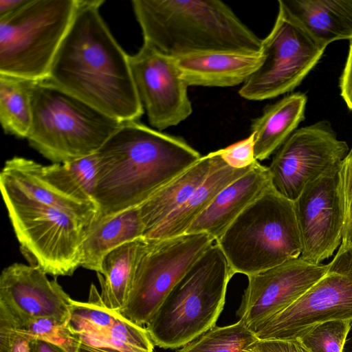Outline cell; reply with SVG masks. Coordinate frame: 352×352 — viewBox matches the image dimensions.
Segmentation results:
<instances>
[{"label":"cell","mask_w":352,"mask_h":352,"mask_svg":"<svg viewBox=\"0 0 352 352\" xmlns=\"http://www.w3.org/2000/svg\"><path fill=\"white\" fill-rule=\"evenodd\" d=\"M349 153L327 120L296 129L268 166L272 187L295 201L311 182L340 165Z\"/></svg>","instance_id":"12"},{"label":"cell","mask_w":352,"mask_h":352,"mask_svg":"<svg viewBox=\"0 0 352 352\" xmlns=\"http://www.w3.org/2000/svg\"><path fill=\"white\" fill-rule=\"evenodd\" d=\"M352 320V241H342L326 274L285 309L253 332L260 340H295L309 327Z\"/></svg>","instance_id":"11"},{"label":"cell","mask_w":352,"mask_h":352,"mask_svg":"<svg viewBox=\"0 0 352 352\" xmlns=\"http://www.w3.org/2000/svg\"><path fill=\"white\" fill-rule=\"evenodd\" d=\"M214 242L202 232L147 241L120 314L139 326L146 324L173 287Z\"/></svg>","instance_id":"9"},{"label":"cell","mask_w":352,"mask_h":352,"mask_svg":"<svg viewBox=\"0 0 352 352\" xmlns=\"http://www.w3.org/2000/svg\"><path fill=\"white\" fill-rule=\"evenodd\" d=\"M188 86L233 87L243 84L261 66L259 53L208 52L175 58Z\"/></svg>","instance_id":"18"},{"label":"cell","mask_w":352,"mask_h":352,"mask_svg":"<svg viewBox=\"0 0 352 352\" xmlns=\"http://www.w3.org/2000/svg\"><path fill=\"white\" fill-rule=\"evenodd\" d=\"M38 82L0 74V122L6 133L27 138L32 124V95Z\"/></svg>","instance_id":"26"},{"label":"cell","mask_w":352,"mask_h":352,"mask_svg":"<svg viewBox=\"0 0 352 352\" xmlns=\"http://www.w3.org/2000/svg\"><path fill=\"white\" fill-rule=\"evenodd\" d=\"M223 160L234 168H245L254 164V138L252 133L245 139L219 149Z\"/></svg>","instance_id":"32"},{"label":"cell","mask_w":352,"mask_h":352,"mask_svg":"<svg viewBox=\"0 0 352 352\" xmlns=\"http://www.w3.org/2000/svg\"><path fill=\"white\" fill-rule=\"evenodd\" d=\"M343 188L345 209L346 210L352 195V148L349 151L344 161Z\"/></svg>","instance_id":"36"},{"label":"cell","mask_w":352,"mask_h":352,"mask_svg":"<svg viewBox=\"0 0 352 352\" xmlns=\"http://www.w3.org/2000/svg\"><path fill=\"white\" fill-rule=\"evenodd\" d=\"M234 275L214 242L177 283L146 324L153 344L179 348L214 327Z\"/></svg>","instance_id":"4"},{"label":"cell","mask_w":352,"mask_h":352,"mask_svg":"<svg viewBox=\"0 0 352 352\" xmlns=\"http://www.w3.org/2000/svg\"><path fill=\"white\" fill-rule=\"evenodd\" d=\"M71 301L57 280H50L38 267L14 263L1 272L0 307L14 318L20 328L38 318L69 322Z\"/></svg>","instance_id":"16"},{"label":"cell","mask_w":352,"mask_h":352,"mask_svg":"<svg viewBox=\"0 0 352 352\" xmlns=\"http://www.w3.org/2000/svg\"><path fill=\"white\" fill-rule=\"evenodd\" d=\"M129 60L138 96L152 126L162 131L191 115L188 85L175 58L143 43L136 54L129 55Z\"/></svg>","instance_id":"14"},{"label":"cell","mask_w":352,"mask_h":352,"mask_svg":"<svg viewBox=\"0 0 352 352\" xmlns=\"http://www.w3.org/2000/svg\"><path fill=\"white\" fill-rule=\"evenodd\" d=\"M78 0H30L0 19V74L47 80Z\"/></svg>","instance_id":"7"},{"label":"cell","mask_w":352,"mask_h":352,"mask_svg":"<svg viewBox=\"0 0 352 352\" xmlns=\"http://www.w3.org/2000/svg\"><path fill=\"white\" fill-rule=\"evenodd\" d=\"M278 8L327 47L352 40V0H278Z\"/></svg>","instance_id":"20"},{"label":"cell","mask_w":352,"mask_h":352,"mask_svg":"<svg viewBox=\"0 0 352 352\" xmlns=\"http://www.w3.org/2000/svg\"><path fill=\"white\" fill-rule=\"evenodd\" d=\"M258 339L240 320L230 325L214 326L177 352H252Z\"/></svg>","instance_id":"28"},{"label":"cell","mask_w":352,"mask_h":352,"mask_svg":"<svg viewBox=\"0 0 352 352\" xmlns=\"http://www.w3.org/2000/svg\"><path fill=\"white\" fill-rule=\"evenodd\" d=\"M144 230L139 206L96 219L88 226L82 243L80 267L100 273L109 252L143 238Z\"/></svg>","instance_id":"22"},{"label":"cell","mask_w":352,"mask_h":352,"mask_svg":"<svg viewBox=\"0 0 352 352\" xmlns=\"http://www.w3.org/2000/svg\"><path fill=\"white\" fill-rule=\"evenodd\" d=\"M214 166L204 182L190 197L161 224L144 236L147 241H158L186 234L197 218L205 211L219 192L248 172L258 162L245 168H234L223 160L216 151Z\"/></svg>","instance_id":"21"},{"label":"cell","mask_w":352,"mask_h":352,"mask_svg":"<svg viewBox=\"0 0 352 352\" xmlns=\"http://www.w3.org/2000/svg\"><path fill=\"white\" fill-rule=\"evenodd\" d=\"M104 2L78 0L47 80L120 122L138 121L144 111L129 55L100 14Z\"/></svg>","instance_id":"1"},{"label":"cell","mask_w":352,"mask_h":352,"mask_svg":"<svg viewBox=\"0 0 352 352\" xmlns=\"http://www.w3.org/2000/svg\"><path fill=\"white\" fill-rule=\"evenodd\" d=\"M96 154L66 163L38 164L41 177L58 190L96 206Z\"/></svg>","instance_id":"27"},{"label":"cell","mask_w":352,"mask_h":352,"mask_svg":"<svg viewBox=\"0 0 352 352\" xmlns=\"http://www.w3.org/2000/svg\"><path fill=\"white\" fill-rule=\"evenodd\" d=\"M328 264L298 257L248 276L237 315L252 331L290 306L327 272Z\"/></svg>","instance_id":"15"},{"label":"cell","mask_w":352,"mask_h":352,"mask_svg":"<svg viewBox=\"0 0 352 352\" xmlns=\"http://www.w3.org/2000/svg\"><path fill=\"white\" fill-rule=\"evenodd\" d=\"M340 95L348 108L352 110V40L350 41L346 61L340 79Z\"/></svg>","instance_id":"35"},{"label":"cell","mask_w":352,"mask_h":352,"mask_svg":"<svg viewBox=\"0 0 352 352\" xmlns=\"http://www.w3.org/2000/svg\"><path fill=\"white\" fill-rule=\"evenodd\" d=\"M69 324L78 333H92L107 330L121 316L119 311L108 309L102 302L94 285H91L88 302L72 299Z\"/></svg>","instance_id":"29"},{"label":"cell","mask_w":352,"mask_h":352,"mask_svg":"<svg viewBox=\"0 0 352 352\" xmlns=\"http://www.w3.org/2000/svg\"><path fill=\"white\" fill-rule=\"evenodd\" d=\"M307 98L303 93L289 94L267 107L254 120L251 133L254 138V156L257 161L267 159L278 149L305 119Z\"/></svg>","instance_id":"24"},{"label":"cell","mask_w":352,"mask_h":352,"mask_svg":"<svg viewBox=\"0 0 352 352\" xmlns=\"http://www.w3.org/2000/svg\"><path fill=\"white\" fill-rule=\"evenodd\" d=\"M122 122L47 80L32 95L29 144L53 163L95 154Z\"/></svg>","instance_id":"5"},{"label":"cell","mask_w":352,"mask_h":352,"mask_svg":"<svg viewBox=\"0 0 352 352\" xmlns=\"http://www.w3.org/2000/svg\"><path fill=\"white\" fill-rule=\"evenodd\" d=\"M96 154L97 219L140 206L201 157L182 138L138 121L122 122Z\"/></svg>","instance_id":"2"},{"label":"cell","mask_w":352,"mask_h":352,"mask_svg":"<svg viewBox=\"0 0 352 352\" xmlns=\"http://www.w3.org/2000/svg\"><path fill=\"white\" fill-rule=\"evenodd\" d=\"M18 330L32 338L54 344L65 352H77L80 340L68 322L54 318H38L30 320Z\"/></svg>","instance_id":"31"},{"label":"cell","mask_w":352,"mask_h":352,"mask_svg":"<svg viewBox=\"0 0 352 352\" xmlns=\"http://www.w3.org/2000/svg\"><path fill=\"white\" fill-rule=\"evenodd\" d=\"M19 324L4 309L0 307V352H10L12 339Z\"/></svg>","instance_id":"34"},{"label":"cell","mask_w":352,"mask_h":352,"mask_svg":"<svg viewBox=\"0 0 352 352\" xmlns=\"http://www.w3.org/2000/svg\"><path fill=\"white\" fill-rule=\"evenodd\" d=\"M144 43L173 58L208 52L259 53L262 39L219 0H133Z\"/></svg>","instance_id":"3"},{"label":"cell","mask_w":352,"mask_h":352,"mask_svg":"<svg viewBox=\"0 0 352 352\" xmlns=\"http://www.w3.org/2000/svg\"><path fill=\"white\" fill-rule=\"evenodd\" d=\"M235 274L247 276L300 256L294 202L272 186L215 241Z\"/></svg>","instance_id":"6"},{"label":"cell","mask_w":352,"mask_h":352,"mask_svg":"<svg viewBox=\"0 0 352 352\" xmlns=\"http://www.w3.org/2000/svg\"><path fill=\"white\" fill-rule=\"evenodd\" d=\"M30 0H0V19L5 17L29 2Z\"/></svg>","instance_id":"38"},{"label":"cell","mask_w":352,"mask_h":352,"mask_svg":"<svg viewBox=\"0 0 352 352\" xmlns=\"http://www.w3.org/2000/svg\"><path fill=\"white\" fill-rule=\"evenodd\" d=\"M9 219L30 265L57 277L80 267L81 246L89 226L65 212L34 201L0 185Z\"/></svg>","instance_id":"8"},{"label":"cell","mask_w":352,"mask_h":352,"mask_svg":"<svg viewBox=\"0 0 352 352\" xmlns=\"http://www.w3.org/2000/svg\"><path fill=\"white\" fill-rule=\"evenodd\" d=\"M271 186L268 167L258 161L248 172L219 192L186 234L206 233L216 241L242 212Z\"/></svg>","instance_id":"17"},{"label":"cell","mask_w":352,"mask_h":352,"mask_svg":"<svg viewBox=\"0 0 352 352\" xmlns=\"http://www.w3.org/2000/svg\"><path fill=\"white\" fill-rule=\"evenodd\" d=\"M217 152H210L164 186L139 206L144 234L179 208L204 182L214 168Z\"/></svg>","instance_id":"23"},{"label":"cell","mask_w":352,"mask_h":352,"mask_svg":"<svg viewBox=\"0 0 352 352\" xmlns=\"http://www.w3.org/2000/svg\"><path fill=\"white\" fill-rule=\"evenodd\" d=\"M351 320L325 321L309 327L296 339L309 352H343Z\"/></svg>","instance_id":"30"},{"label":"cell","mask_w":352,"mask_h":352,"mask_svg":"<svg viewBox=\"0 0 352 352\" xmlns=\"http://www.w3.org/2000/svg\"><path fill=\"white\" fill-rule=\"evenodd\" d=\"M32 340V338L16 328L12 336L10 352H30Z\"/></svg>","instance_id":"37"},{"label":"cell","mask_w":352,"mask_h":352,"mask_svg":"<svg viewBox=\"0 0 352 352\" xmlns=\"http://www.w3.org/2000/svg\"><path fill=\"white\" fill-rule=\"evenodd\" d=\"M248 349L252 352H309L299 341L258 340Z\"/></svg>","instance_id":"33"},{"label":"cell","mask_w":352,"mask_h":352,"mask_svg":"<svg viewBox=\"0 0 352 352\" xmlns=\"http://www.w3.org/2000/svg\"><path fill=\"white\" fill-rule=\"evenodd\" d=\"M326 47L278 8L272 29L262 40L263 61L243 84L239 95L261 101L293 91L316 66Z\"/></svg>","instance_id":"10"},{"label":"cell","mask_w":352,"mask_h":352,"mask_svg":"<svg viewBox=\"0 0 352 352\" xmlns=\"http://www.w3.org/2000/svg\"><path fill=\"white\" fill-rule=\"evenodd\" d=\"M30 352H65L60 347L41 340H33Z\"/></svg>","instance_id":"39"},{"label":"cell","mask_w":352,"mask_h":352,"mask_svg":"<svg viewBox=\"0 0 352 352\" xmlns=\"http://www.w3.org/2000/svg\"><path fill=\"white\" fill-rule=\"evenodd\" d=\"M342 241H352V195L346 210Z\"/></svg>","instance_id":"40"},{"label":"cell","mask_w":352,"mask_h":352,"mask_svg":"<svg viewBox=\"0 0 352 352\" xmlns=\"http://www.w3.org/2000/svg\"><path fill=\"white\" fill-rule=\"evenodd\" d=\"M77 352H103L94 347H91L82 342H80Z\"/></svg>","instance_id":"41"},{"label":"cell","mask_w":352,"mask_h":352,"mask_svg":"<svg viewBox=\"0 0 352 352\" xmlns=\"http://www.w3.org/2000/svg\"><path fill=\"white\" fill-rule=\"evenodd\" d=\"M147 241L140 238L113 249L104 258L101 272L97 273L102 303L109 309L120 311L131 290L137 264Z\"/></svg>","instance_id":"25"},{"label":"cell","mask_w":352,"mask_h":352,"mask_svg":"<svg viewBox=\"0 0 352 352\" xmlns=\"http://www.w3.org/2000/svg\"><path fill=\"white\" fill-rule=\"evenodd\" d=\"M38 164L22 157L8 160L0 173V185L34 201L59 209L90 226L98 217L97 206L54 188L40 175Z\"/></svg>","instance_id":"19"},{"label":"cell","mask_w":352,"mask_h":352,"mask_svg":"<svg viewBox=\"0 0 352 352\" xmlns=\"http://www.w3.org/2000/svg\"><path fill=\"white\" fill-rule=\"evenodd\" d=\"M343 168L344 162L309 183L294 201L302 246L300 257L311 263H322L342 243L346 213Z\"/></svg>","instance_id":"13"}]
</instances>
